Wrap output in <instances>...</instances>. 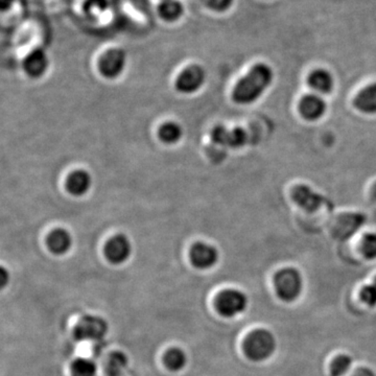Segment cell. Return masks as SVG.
I'll return each mask as SVG.
<instances>
[{
	"instance_id": "obj_19",
	"label": "cell",
	"mask_w": 376,
	"mask_h": 376,
	"mask_svg": "<svg viewBox=\"0 0 376 376\" xmlns=\"http://www.w3.org/2000/svg\"><path fill=\"white\" fill-rule=\"evenodd\" d=\"M165 365L172 371H180L187 366V356L180 348H172L165 354Z\"/></svg>"
},
{
	"instance_id": "obj_8",
	"label": "cell",
	"mask_w": 376,
	"mask_h": 376,
	"mask_svg": "<svg viewBox=\"0 0 376 376\" xmlns=\"http://www.w3.org/2000/svg\"><path fill=\"white\" fill-rule=\"evenodd\" d=\"M127 57L124 50L112 48L102 54L100 60V71L105 78H115L124 71Z\"/></svg>"
},
{
	"instance_id": "obj_15",
	"label": "cell",
	"mask_w": 376,
	"mask_h": 376,
	"mask_svg": "<svg viewBox=\"0 0 376 376\" xmlns=\"http://www.w3.org/2000/svg\"><path fill=\"white\" fill-rule=\"evenodd\" d=\"M93 180L90 175L85 170H76L67 179V190L72 196H82L90 189Z\"/></svg>"
},
{
	"instance_id": "obj_18",
	"label": "cell",
	"mask_w": 376,
	"mask_h": 376,
	"mask_svg": "<svg viewBox=\"0 0 376 376\" xmlns=\"http://www.w3.org/2000/svg\"><path fill=\"white\" fill-rule=\"evenodd\" d=\"M158 13L161 18L172 23L183 14V6L178 0H163L159 4Z\"/></svg>"
},
{
	"instance_id": "obj_31",
	"label": "cell",
	"mask_w": 376,
	"mask_h": 376,
	"mask_svg": "<svg viewBox=\"0 0 376 376\" xmlns=\"http://www.w3.org/2000/svg\"><path fill=\"white\" fill-rule=\"evenodd\" d=\"M373 283H375L376 286V278L375 279V282H373Z\"/></svg>"
},
{
	"instance_id": "obj_20",
	"label": "cell",
	"mask_w": 376,
	"mask_h": 376,
	"mask_svg": "<svg viewBox=\"0 0 376 376\" xmlns=\"http://www.w3.org/2000/svg\"><path fill=\"white\" fill-rule=\"evenodd\" d=\"M127 366H128V358L126 354L119 353V351L113 353L109 356L108 362H107V373L109 376H120Z\"/></svg>"
},
{
	"instance_id": "obj_30",
	"label": "cell",
	"mask_w": 376,
	"mask_h": 376,
	"mask_svg": "<svg viewBox=\"0 0 376 376\" xmlns=\"http://www.w3.org/2000/svg\"><path fill=\"white\" fill-rule=\"evenodd\" d=\"M13 2H14V0H0V6H1V10H8V8L12 6Z\"/></svg>"
},
{
	"instance_id": "obj_17",
	"label": "cell",
	"mask_w": 376,
	"mask_h": 376,
	"mask_svg": "<svg viewBox=\"0 0 376 376\" xmlns=\"http://www.w3.org/2000/svg\"><path fill=\"white\" fill-rule=\"evenodd\" d=\"M308 86L312 90L322 94H329L334 89V78L329 71L325 69H317L308 76Z\"/></svg>"
},
{
	"instance_id": "obj_1",
	"label": "cell",
	"mask_w": 376,
	"mask_h": 376,
	"mask_svg": "<svg viewBox=\"0 0 376 376\" xmlns=\"http://www.w3.org/2000/svg\"><path fill=\"white\" fill-rule=\"evenodd\" d=\"M272 69L264 63L254 65L250 71L238 81L233 89V100L237 104L249 105L259 100L272 84Z\"/></svg>"
},
{
	"instance_id": "obj_4",
	"label": "cell",
	"mask_w": 376,
	"mask_h": 376,
	"mask_svg": "<svg viewBox=\"0 0 376 376\" xmlns=\"http://www.w3.org/2000/svg\"><path fill=\"white\" fill-rule=\"evenodd\" d=\"M108 332V324L98 316H85L78 321L74 329V336L78 341L100 342Z\"/></svg>"
},
{
	"instance_id": "obj_24",
	"label": "cell",
	"mask_w": 376,
	"mask_h": 376,
	"mask_svg": "<svg viewBox=\"0 0 376 376\" xmlns=\"http://www.w3.org/2000/svg\"><path fill=\"white\" fill-rule=\"evenodd\" d=\"M362 250L369 259H376V233H369L363 240Z\"/></svg>"
},
{
	"instance_id": "obj_10",
	"label": "cell",
	"mask_w": 376,
	"mask_h": 376,
	"mask_svg": "<svg viewBox=\"0 0 376 376\" xmlns=\"http://www.w3.org/2000/svg\"><path fill=\"white\" fill-rule=\"evenodd\" d=\"M107 259L114 264H122L132 254V245L127 236L117 235L111 238L105 247Z\"/></svg>"
},
{
	"instance_id": "obj_29",
	"label": "cell",
	"mask_w": 376,
	"mask_h": 376,
	"mask_svg": "<svg viewBox=\"0 0 376 376\" xmlns=\"http://www.w3.org/2000/svg\"><path fill=\"white\" fill-rule=\"evenodd\" d=\"M8 281V273L6 272V269L1 268V279H0V283H1V288H4Z\"/></svg>"
},
{
	"instance_id": "obj_2",
	"label": "cell",
	"mask_w": 376,
	"mask_h": 376,
	"mask_svg": "<svg viewBox=\"0 0 376 376\" xmlns=\"http://www.w3.org/2000/svg\"><path fill=\"white\" fill-rule=\"evenodd\" d=\"M276 340L272 332L266 329L253 331L245 342V353L255 362L266 360L274 353Z\"/></svg>"
},
{
	"instance_id": "obj_25",
	"label": "cell",
	"mask_w": 376,
	"mask_h": 376,
	"mask_svg": "<svg viewBox=\"0 0 376 376\" xmlns=\"http://www.w3.org/2000/svg\"><path fill=\"white\" fill-rule=\"evenodd\" d=\"M203 4L216 12H225L233 4L235 0H202Z\"/></svg>"
},
{
	"instance_id": "obj_11",
	"label": "cell",
	"mask_w": 376,
	"mask_h": 376,
	"mask_svg": "<svg viewBox=\"0 0 376 376\" xmlns=\"http://www.w3.org/2000/svg\"><path fill=\"white\" fill-rule=\"evenodd\" d=\"M190 259L196 268L206 270L212 268L218 262V252L211 245L198 242L190 251Z\"/></svg>"
},
{
	"instance_id": "obj_28",
	"label": "cell",
	"mask_w": 376,
	"mask_h": 376,
	"mask_svg": "<svg viewBox=\"0 0 376 376\" xmlns=\"http://www.w3.org/2000/svg\"><path fill=\"white\" fill-rule=\"evenodd\" d=\"M353 376H376L371 369L360 368L356 371Z\"/></svg>"
},
{
	"instance_id": "obj_23",
	"label": "cell",
	"mask_w": 376,
	"mask_h": 376,
	"mask_svg": "<svg viewBox=\"0 0 376 376\" xmlns=\"http://www.w3.org/2000/svg\"><path fill=\"white\" fill-rule=\"evenodd\" d=\"M353 366V358L349 356H340L334 360L331 365V376H343L348 372Z\"/></svg>"
},
{
	"instance_id": "obj_16",
	"label": "cell",
	"mask_w": 376,
	"mask_h": 376,
	"mask_svg": "<svg viewBox=\"0 0 376 376\" xmlns=\"http://www.w3.org/2000/svg\"><path fill=\"white\" fill-rule=\"evenodd\" d=\"M48 248L54 254H66L72 246V237L69 231L56 229L52 231L47 240Z\"/></svg>"
},
{
	"instance_id": "obj_5",
	"label": "cell",
	"mask_w": 376,
	"mask_h": 376,
	"mask_svg": "<svg viewBox=\"0 0 376 376\" xmlns=\"http://www.w3.org/2000/svg\"><path fill=\"white\" fill-rule=\"evenodd\" d=\"M290 198L300 208L308 213L316 212L324 205L329 204V200H327L324 196L318 194L305 184H299L293 187Z\"/></svg>"
},
{
	"instance_id": "obj_26",
	"label": "cell",
	"mask_w": 376,
	"mask_h": 376,
	"mask_svg": "<svg viewBox=\"0 0 376 376\" xmlns=\"http://www.w3.org/2000/svg\"><path fill=\"white\" fill-rule=\"evenodd\" d=\"M106 0H86L85 10L91 15L102 13L106 8Z\"/></svg>"
},
{
	"instance_id": "obj_27",
	"label": "cell",
	"mask_w": 376,
	"mask_h": 376,
	"mask_svg": "<svg viewBox=\"0 0 376 376\" xmlns=\"http://www.w3.org/2000/svg\"><path fill=\"white\" fill-rule=\"evenodd\" d=\"M362 298L367 305L370 306L376 305V286L375 283L366 286V288L363 290Z\"/></svg>"
},
{
	"instance_id": "obj_12",
	"label": "cell",
	"mask_w": 376,
	"mask_h": 376,
	"mask_svg": "<svg viewBox=\"0 0 376 376\" xmlns=\"http://www.w3.org/2000/svg\"><path fill=\"white\" fill-rule=\"evenodd\" d=\"M327 102L315 94L305 95L299 102V112L310 122L320 119L327 112Z\"/></svg>"
},
{
	"instance_id": "obj_6",
	"label": "cell",
	"mask_w": 376,
	"mask_h": 376,
	"mask_svg": "<svg viewBox=\"0 0 376 376\" xmlns=\"http://www.w3.org/2000/svg\"><path fill=\"white\" fill-rule=\"evenodd\" d=\"M247 305H248V298L244 293L237 290H224L218 296V302H216L218 312L228 318L244 312Z\"/></svg>"
},
{
	"instance_id": "obj_3",
	"label": "cell",
	"mask_w": 376,
	"mask_h": 376,
	"mask_svg": "<svg viewBox=\"0 0 376 376\" xmlns=\"http://www.w3.org/2000/svg\"><path fill=\"white\" fill-rule=\"evenodd\" d=\"M275 288L282 300L292 302L296 300L302 292V276L296 269H283L275 276Z\"/></svg>"
},
{
	"instance_id": "obj_22",
	"label": "cell",
	"mask_w": 376,
	"mask_h": 376,
	"mask_svg": "<svg viewBox=\"0 0 376 376\" xmlns=\"http://www.w3.org/2000/svg\"><path fill=\"white\" fill-rule=\"evenodd\" d=\"M71 372L74 376H96L98 366L89 358H78L72 364Z\"/></svg>"
},
{
	"instance_id": "obj_9",
	"label": "cell",
	"mask_w": 376,
	"mask_h": 376,
	"mask_svg": "<svg viewBox=\"0 0 376 376\" xmlns=\"http://www.w3.org/2000/svg\"><path fill=\"white\" fill-rule=\"evenodd\" d=\"M212 141L227 148H238L248 142V134L240 128L227 129L218 126L211 133Z\"/></svg>"
},
{
	"instance_id": "obj_21",
	"label": "cell",
	"mask_w": 376,
	"mask_h": 376,
	"mask_svg": "<svg viewBox=\"0 0 376 376\" xmlns=\"http://www.w3.org/2000/svg\"><path fill=\"white\" fill-rule=\"evenodd\" d=\"M182 128L176 122H168L163 124L159 130V137L161 141L168 144L177 143L182 137Z\"/></svg>"
},
{
	"instance_id": "obj_14",
	"label": "cell",
	"mask_w": 376,
	"mask_h": 376,
	"mask_svg": "<svg viewBox=\"0 0 376 376\" xmlns=\"http://www.w3.org/2000/svg\"><path fill=\"white\" fill-rule=\"evenodd\" d=\"M354 106L360 112L366 114L376 113V83L365 87L354 98Z\"/></svg>"
},
{
	"instance_id": "obj_13",
	"label": "cell",
	"mask_w": 376,
	"mask_h": 376,
	"mask_svg": "<svg viewBox=\"0 0 376 376\" xmlns=\"http://www.w3.org/2000/svg\"><path fill=\"white\" fill-rule=\"evenodd\" d=\"M24 71L30 78H38L47 72L48 59L42 49H35L28 54L23 62Z\"/></svg>"
},
{
	"instance_id": "obj_7",
	"label": "cell",
	"mask_w": 376,
	"mask_h": 376,
	"mask_svg": "<svg viewBox=\"0 0 376 376\" xmlns=\"http://www.w3.org/2000/svg\"><path fill=\"white\" fill-rule=\"evenodd\" d=\"M206 80V72L199 65L187 67L177 78L176 87L180 93H194L202 88Z\"/></svg>"
}]
</instances>
